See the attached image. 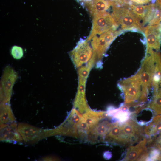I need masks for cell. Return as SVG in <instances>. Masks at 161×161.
<instances>
[{"instance_id": "6da1fadb", "label": "cell", "mask_w": 161, "mask_h": 161, "mask_svg": "<svg viewBox=\"0 0 161 161\" xmlns=\"http://www.w3.org/2000/svg\"><path fill=\"white\" fill-rule=\"evenodd\" d=\"M119 86L123 92L124 104L128 106L143 105L147 101L148 95L143 92L136 74L122 80Z\"/></svg>"}, {"instance_id": "7a4b0ae2", "label": "cell", "mask_w": 161, "mask_h": 161, "mask_svg": "<svg viewBox=\"0 0 161 161\" xmlns=\"http://www.w3.org/2000/svg\"><path fill=\"white\" fill-rule=\"evenodd\" d=\"M120 123V133L117 143L123 147H128L139 142L143 137V126L138 124L131 117L127 121Z\"/></svg>"}, {"instance_id": "3957f363", "label": "cell", "mask_w": 161, "mask_h": 161, "mask_svg": "<svg viewBox=\"0 0 161 161\" xmlns=\"http://www.w3.org/2000/svg\"><path fill=\"white\" fill-rule=\"evenodd\" d=\"M111 14L123 31L130 30L143 32L144 29L138 18L128 8L112 6Z\"/></svg>"}, {"instance_id": "277c9868", "label": "cell", "mask_w": 161, "mask_h": 161, "mask_svg": "<svg viewBox=\"0 0 161 161\" xmlns=\"http://www.w3.org/2000/svg\"><path fill=\"white\" fill-rule=\"evenodd\" d=\"M154 50L146 51L140 69L136 74L141 85L144 93L148 95L152 87L155 61Z\"/></svg>"}, {"instance_id": "5b68a950", "label": "cell", "mask_w": 161, "mask_h": 161, "mask_svg": "<svg viewBox=\"0 0 161 161\" xmlns=\"http://www.w3.org/2000/svg\"><path fill=\"white\" fill-rule=\"evenodd\" d=\"M119 26L111 14L106 12L93 18L92 28L87 39L89 41L94 36L111 30H116Z\"/></svg>"}, {"instance_id": "8992f818", "label": "cell", "mask_w": 161, "mask_h": 161, "mask_svg": "<svg viewBox=\"0 0 161 161\" xmlns=\"http://www.w3.org/2000/svg\"><path fill=\"white\" fill-rule=\"evenodd\" d=\"M127 7L138 18L142 26L144 28V25L146 24L148 25L153 19L157 6L156 4L153 3L146 5L129 4Z\"/></svg>"}, {"instance_id": "52a82bcc", "label": "cell", "mask_w": 161, "mask_h": 161, "mask_svg": "<svg viewBox=\"0 0 161 161\" xmlns=\"http://www.w3.org/2000/svg\"><path fill=\"white\" fill-rule=\"evenodd\" d=\"M123 32L121 30H111L99 36H94L92 38V45L94 49L99 55H102L114 40Z\"/></svg>"}, {"instance_id": "ba28073f", "label": "cell", "mask_w": 161, "mask_h": 161, "mask_svg": "<svg viewBox=\"0 0 161 161\" xmlns=\"http://www.w3.org/2000/svg\"><path fill=\"white\" fill-rule=\"evenodd\" d=\"M143 33L146 39V51H158L161 44V23L146 26L144 27Z\"/></svg>"}, {"instance_id": "9c48e42d", "label": "cell", "mask_w": 161, "mask_h": 161, "mask_svg": "<svg viewBox=\"0 0 161 161\" xmlns=\"http://www.w3.org/2000/svg\"><path fill=\"white\" fill-rule=\"evenodd\" d=\"M147 145V139L144 137L136 145L129 146L122 160L137 161L140 156L148 148Z\"/></svg>"}, {"instance_id": "30bf717a", "label": "cell", "mask_w": 161, "mask_h": 161, "mask_svg": "<svg viewBox=\"0 0 161 161\" xmlns=\"http://www.w3.org/2000/svg\"><path fill=\"white\" fill-rule=\"evenodd\" d=\"M83 3L93 18L106 12L111 6L106 0H90Z\"/></svg>"}, {"instance_id": "8fae6325", "label": "cell", "mask_w": 161, "mask_h": 161, "mask_svg": "<svg viewBox=\"0 0 161 161\" xmlns=\"http://www.w3.org/2000/svg\"><path fill=\"white\" fill-rule=\"evenodd\" d=\"M87 41V40H82L78 42L72 53L73 57L75 59L85 61L90 56L91 50Z\"/></svg>"}, {"instance_id": "7c38bea8", "label": "cell", "mask_w": 161, "mask_h": 161, "mask_svg": "<svg viewBox=\"0 0 161 161\" xmlns=\"http://www.w3.org/2000/svg\"><path fill=\"white\" fill-rule=\"evenodd\" d=\"M144 131V134L148 138L161 134V114L155 116L152 121L145 126Z\"/></svg>"}, {"instance_id": "4fadbf2b", "label": "cell", "mask_w": 161, "mask_h": 161, "mask_svg": "<svg viewBox=\"0 0 161 161\" xmlns=\"http://www.w3.org/2000/svg\"><path fill=\"white\" fill-rule=\"evenodd\" d=\"M155 69L153 75L152 87L153 90L158 88L161 84V55L158 51L155 53Z\"/></svg>"}, {"instance_id": "5bb4252c", "label": "cell", "mask_w": 161, "mask_h": 161, "mask_svg": "<svg viewBox=\"0 0 161 161\" xmlns=\"http://www.w3.org/2000/svg\"><path fill=\"white\" fill-rule=\"evenodd\" d=\"M153 91L152 99L146 108L152 110L157 115L161 114V84Z\"/></svg>"}, {"instance_id": "9a60e30c", "label": "cell", "mask_w": 161, "mask_h": 161, "mask_svg": "<svg viewBox=\"0 0 161 161\" xmlns=\"http://www.w3.org/2000/svg\"><path fill=\"white\" fill-rule=\"evenodd\" d=\"M109 114L110 115H114L118 122L121 123L127 121L131 117V115L129 111L123 110L120 108L111 110Z\"/></svg>"}, {"instance_id": "2e32d148", "label": "cell", "mask_w": 161, "mask_h": 161, "mask_svg": "<svg viewBox=\"0 0 161 161\" xmlns=\"http://www.w3.org/2000/svg\"><path fill=\"white\" fill-rule=\"evenodd\" d=\"M148 149V157L147 161H157L161 154L160 151L154 147H150Z\"/></svg>"}, {"instance_id": "e0dca14e", "label": "cell", "mask_w": 161, "mask_h": 161, "mask_svg": "<svg viewBox=\"0 0 161 161\" xmlns=\"http://www.w3.org/2000/svg\"><path fill=\"white\" fill-rule=\"evenodd\" d=\"M11 53L15 59H19L23 56V52L22 49L19 46H13L11 49Z\"/></svg>"}, {"instance_id": "ac0fdd59", "label": "cell", "mask_w": 161, "mask_h": 161, "mask_svg": "<svg viewBox=\"0 0 161 161\" xmlns=\"http://www.w3.org/2000/svg\"><path fill=\"white\" fill-rule=\"evenodd\" d=\"M111 6L127 7L129 3L126 0H106Z\"/></svg>"}, {"instance_id": "d6986e66", "label": "cell", "mask_w": 161, "mask_h": 161, "mask_svg": "<svg viewBox=\"0 0 161 161\" xmlns=\"http://www.w3.org/2000/svg\"><path fill=\"white\" fill-rule=\"evenodd\" d=\"M131 3V4L135 5H143L153 3L155 0H128Z\"/></svg>"}, {"instance_id": "ffe728a7", "label": "cell", "mask_w": 161, "mask_h": 161, "mask_svg": "<svg viewBox=\"0 0 161 161\" xmlns=\"http://www.w3.org/2000/svg\"><path fill=\"white\" fill-rule=\"evenodd\" d=\"M104 156L106 159H109L111 157V154L109 152H107L104 154Z\"/></svg>"}, {"instance_id": "44dd1931", "label": "cell", "mask_w": 161, "mask_h": 161, "mask_svg": "<svg viewBox=\"0 0 161 161\" xmlns=\"http://www.w3.org/2000/svg\"><path fill=\"white\" fill-rule=\"evenodd\" d=\"M152 147H154L158 149L161 153V145L160 144H155L153 145Z\"/></svg>"}, {"instance_id": "7402d4cb", "label": "cell", "mask_w": 161, "mask_h": 161, "mask_svg": "<svg viewBox=\"0 0 161 161\" xmlns=\"http://www.w3.org/2000/svg\"><path fill=\"white\" fill-rule=\"evenodd\" d=\"M157 161H161V154L160 156L159 157Z\"/></svg>"}]
</instances>
